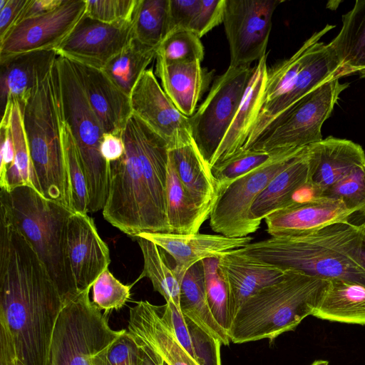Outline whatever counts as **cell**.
I'll use <instances>...</instances> for the list:
<instances>
[{
	"label": "cell",
	"instance_id": "obj_1",
	"mask_svg": "<svg viewBox=\"0 0 365 365\" xmlns=\"http://www.w3.org/2000/svg\"><path fill=\"white\" fill-rule=\"evenodd\" d=\"M64 302L30 242L0 215V320L22 365H47Z\"/></svg>",
	"mask_w": 365,
	"mask_h": 365
},
{
	"label": "cell",
	"instance_id": "obj_2",
	"mask_svg": "<svg viewBox=\"0 0 365 365\" xmlns=\"http://www.w3.org/2000/svg\"><path fill=\"white\" fill-rule=\"evenodd\" d=\"M121 138L125 151L110 163L104 219L133 237L170 233L166 215L168 143L133 114Z\"/></svg>",
	"mask_w": 365,
	"mask_h": 365
},
{
	"label": "cell",
	"instance_id": "obj_3",
	"mask_svg": "<svg viewBox=\"0 0 365 365\" xmlns=\"http://www.w3.org/2000/svg\"><path fill=\"white\" fill-rule=\"evenodd\" d=\"M361 237L359 225L341 222L298 235L271 237L237 250L285 271L365 286V270L358 261Z\"/></svg>",
	"mask_w": 365,
	"mask_h": 365
},
{
	"label": "cell",
	"instance_id": "obj_4",
	"mask_svg": "<svg viewBox=\"0 0 365 365\" xmlns=\"http://www.w3.org/2000/svg\"><path fill=\"white\" fill-rule=\"evenodd\" d=\"M71 208L24 185L0 191V214L30 242L65 302L78 294L67 253Z\"/></svg>",
	"mask_w": 365,
	"mask_h": 365
},
{
	"label": "cell",
	"instance_id": "obj_5",
	"mask_svg": "<svg viewBox=\"0 0 365 365\" xmlns=\"http://www.w3.org/2000/svg\"><path fill=\"white\" fill-rule=\"evenodd\" d=\"M329 281L287 270L277 282L251 296L239 309L227 332L230 341L242 344L264 339L272 342L294 330L313 312Z\"/></svg>",
	"mask_w": 365,
	"mask_h": 365
},
{
	"label": "cell",
	"instance_id": "obj_6",
	"mask_svg": "<svg viewBox=\"0 0 365 365\" xmlns=\"http://www.w3.org/2000/svg\"><path fill=\"white\" fill-rule=\"evenodd\" d=\"M54 64L29 98L19 106L35 177V190L44 197L71 209Z\"/></svg>",
	"mask_w": 365,
	"mask_h": 365
},
{
	"label": "cell",
	"instance_id": "obj_7",
	"mask_svg": "<svg viewBox=\"0 0 365 365\" xmlns=\"http://www.w3.org/2000/svg\"><path fill=\"white\" fill-rule=\"evenodd\" d=\"M54 70L62 118L70 128L87 180L88 211L95 212L103 209L109 190L110 163L101 153L104 130L71 62L58 56Z\"/></svg>",
	"mask_w": 365,
	"mask_h": 365
},
{
	"label": "cell",
	"instance_id": "obj_8",
	"mask_svg": "<svg viewBox=\"0 0 365 365\" xmlns=\"http://www.w3.org/2000/svg\"><path fill=\"white\" fill-rule=\"evenodd\" d=\"M91 289L66 301L51 342L47 365H108V354L126 329L114 330L89 297Z\"/></svg>",
	"mask_w": 365,
	"mask_h": 365
},
{
	"label": "cell",
	"instance_id": "obj_9",
	"mask_svg": "<svg viewBox=\"0 0 365 365\" xmlns=\"http://www.w3.org/2000/svg\"><path fill=\"white\" fill-rule=\"evenodd\" d=\"M348 86L339 78L324 83L278 115L250 148L273 153L303 148L322 140V125Z\"/></svg>",
	"mask_w": 365,
	"mask_h": 365
},
{
	"label": "cell",
	"instance_id": "obj_10",
	"mask_svg": "<svg viewBox=\"0 0 365 365\" xmlns=\"http://www.w3.org/2000/svg\"><path fill=\"white\" fill-rule=\"evenodd\" d=\"M306 148L276 151L263 165L230 183L218 195L212 207L211 229L229 237H247L255 232L261 225L252 215L255 200L274 176Z\"/></svg>",
	"mask_w": 365,
	"mask_h": 365
},
{
	"label": "cell",
	"instance_id": "obj_11",
	"mask_svg": "<svg viewBox=\"0 0 365 365\" xmlns=\"http://www.w3.org/2000/svg\"><path fill=\"white\" fill-rule=\"evenodd\" d=\"M252 70L251 65L229 66L190 117L193 140L208 164L235 115Z\"/></svg>",
	"mask_w": 365,
	"mask_h": 365
},
{
	"label": "cell",
	"instance_id": "obj_12",
	"mask_svg": "<svg viewBox=\"0 0 365 365\" xmlns=\"http://www.w3.org/2000/svg\"><path fill=\"white\" fill-rule=\"evenodd\" d=\"M279 0H225L223 24L229 43V66L251 65L266 54L272 16Z\"/></svg>",
	"mask_w": 365,
	"mask_h": 365
},
{
	"label": "cell",
	"instance_id": "obj_13",
	"mask_svg": "<svg viewBox=\"0 0 365 365\" xmlns=\"http://www.w3.org/2000/svg\"><path fill=\"white\" fill-rule=\"evenodd\" d=\"M85 11L86 0H63L53 11L18 22L0 41V63L24 53L56 51Z\"/></svg>",
	"mask_w": 365,
	"mask_h": 365
},
{
	"label": "cell",
	"instance_id": "obj_14",
	"mask_svg": "<svg viewBox=\"0 0 365 365\" xmlns=\"http://www.w3.org/2000/svg\"><path fill=\"white\" fill-rule=\"evenodd\" d=\"M343 76L341 64L329 43L317 40L311 46L300 70L281 94L259 110L242 149L250 148L267 127L283 111L322 84Z\"/></svg>",
	"mask_w": 365,
	"mask_h": 365
},
{
	"label": "cell",
	"instance_id": "obj_15",
	"mask_svg": "<svg viewBox=\"0 0 365 365\" xmlns=\"http://www.w3.org/2000/svg\"><path fill=\"white\" fill-rule=\"evenodd\" d=\"M133 38V21L109 24L84 14L56 52L72 62L103 70Z\"/></svg>",
	"mask_w": 365,
	"mask_h": 365
},
{
	"label": "cell",
	"instance_id": "obj_16",
	"mask_svg": "<svg viewBox=\"0 0 365 365\" xmlns=\"http://www.w3.org/2000/svg\"><path fill=\"white\" fill-rule=\"evenodd\" d=\"M132 113L172 148L191 142L190 119L172 103L152 68L141 75L130 95Z\"/></svg>",
	"mask_w": 365,
	"mask_h": 365
},
{
	"label": "cell",
	"instance_id": "obj_17",
	"mask_svg": "<svg viewBox=\"0 0 365 365\" xmlns=\"http://www.w3.org/2000/svg\"><path fill=\"white\" fill-rule=\"evenodd\" d=\"M67 253L78 293L91 287L110 262L108 245L98 235L93 219L73 212L67 228Z\"/></svg>",
	"mask_w": 365,
	"mask_h": 365
},
{
	"label": "cell",
	"instance_id": "obj_18",
	"mask_svg": "<svg viewBox=\"0 0 365 365\" xmlns=\"http://www.w3.org/2000/svg\"><path fill=\"white\" fill-rule=\"evenodd\" d=\"M163 309V306L148 301L137 302L130 309L128 333L138 345L158 354L166 365H200L179 342Z\"/></svg>",
	"mask_w": 365,
	"mask_h": 365
},
{
	"label": "cell",
	"instance_id": "obj_19",
	"mask_svg": "<svg viewBox=\"0 0 365 365\" xmlns=\"http://www.w3.org/2000/svg\"><path fill=\"white\" fill-rule=\"evenodd\" d=\"M138 237L150 240L173 258V270L180 283L185 272L195 264L207 258L220 257L230 250L246 246L253 240L250 236L229 237L199 232L190 235L141 233Z\"/></svg>",
	"mask_w": 365,
	"mask_h": 365
},
{
	"label": "cell",
	"instance_id": "obj_20",
	"mask_svg": "<svg viewBox=\"0 0 365 365\" xmlns=\"http://www.w3.org/2000/svg\"><path fill=\"white\" fill-rule=\"evenodd\" d=\"M365 163L361 146L351 140L329 136L308 146V185L314 197Z\"/></svg>",
	"mask_w": 365,
	"mask_h": 365
},
{
	"label": "cell",
	"instance_id": "obj_21",
	"mask_svg": "<svg viewBox=\"0 0 365 365\" xmlns=\"http://www.w3.org/2000/svg\"><path fill=\"white\" fill-rule=\"evenodd\" d=\"M71 62L104 133L121 137L133 114L130 96L121 91L102 70Z\"/></svg>",
	"mask_w": 365,
	"mask_h": 365
},
{
	"label": "cell",
	"instance_id": "obj_22",
	"mask_svg": "<svg viewBox=\"0 0 365 365\" xmlns=\"http://www.w3.org/2000/svg\"><path fill=\"white\" fill-rule=\"evenodd\" d=\"M354 214L337 200L314 197L293 203L267 215L264 220L271 237L298 235L330 224L348 222Z\"/></svg>",
	"mask_w": 365,
	"mask_h": 365
},
{
	"label": "cell",
	"instance_id": "obj_23",
	"mask_svg": "<svg viewBox=\"0 0 365 365\" xmlns=\"http://www.w3.org/2000/svg\"><path fill=\"white\" fill-rule=\"evenodd\" d=\"M218 267L228 289L232 319L251 296L279 281L286 272L277 266L243 255L237 249L220 256Z\"/></svg>",
	"mask_w": 365,
	"mask_h": 365
},
{
	"label": "cell",
	"instance_id": "obj_24",
	"mask_svg": "<svg viewBox=\"0 0 365 365\" xmlns=\"http://www.w3.org/2000/svg\"><path fill=\"white\" fill-rule=\"evenodd\" d=\"M58 58L56 51H40L9 58L0 63L2 113L9 102L25 103L47 76Z\"/></svg>",
	"mask_w": 365,
	"mask_h": 365
},
{
	"label": "cell",
	"instance_id": "obj_25",
	"mask_svg": "<svg viewBox=\"0 0 365 365\" xmlns=\"http://www.w3.org/2000/svg\"><path fill=\"white\" fill-rule=\"evenodd\" d=\"M267 70L265 54L253 67L250 81L235 115L209 163L210 168L231 157L245 145L259 111Z\"/></svg>",
	"mask_w": 365,
	"mask_h": 365
},
{
	"label": "cell",
	"instance_id": "obj_26",
	"mask_svg": "<svg viewBox=\"0 0 365 365\" xmlns=\"http://www.w3.org/2000/svg\"><path fill=\"white\" fill-rule=\"evenodd\" d=\"M155 68L162 88L175 106L184 115H193L211 73L202 68L200 61L166 63L156 58Z\"/></svg>",
	"mask_w": 365,
	"mask_h": 365
},
{
	"label": "cell",
	"instance_id": "obj_27",
	"mask_svg": "<svg viewBox=\"0 0 365 365\" xmlns=\"http://www.w3.org/2000/svg\"><path fill=\"white\" fill-rule=\"evenodd\" d=\"M177 173L187 193L202 210L211 212L218 186L211 168L192 140L169 150Z\"/></svg>",
	"mask_w": 365,
	"mask_h": 365
},
{
	"label": "cell",
	"instance_id": "obj_28",
	"mask_svg": "<svg viewBox=\"0 0 365 365\" xmlns=\"http://www.w3.org/2000/svg\"><path fill=\"white\" fill-rule=\"evenodd\" d=\"M309 182L308 147L292 159L255 200L253 218L261 222L267 215L289 206L295 194Z\"/></svg>",
	"mask_w": 365,
	"mask_h": 365
},
{
	"label": "cell",
	"instance_id": "obj_29",
	"mask_svg": "<svg viewBox=\"0 0 365 365\" xmlns=\"http://www.w3.org/2000/svg\"><path fill=\"white\" fill-rule=\"evenodd\" d=\"M180 307L183 315L221 345L227 346L226 330L216 321L210 309L205 287L202 262L192 265L180 284Z\"/></svg>",
	"mask_w": 365,
	"mask_h": 365
},
{
	"label": "cell",
	"instance_id": "obj_30",
	"mask_svg": "<svg viewBox=\"0 0 365 365\" xmlns=\"http://www.w3.org/2000/svg\"><path fill=\"white\" fill-rule=\"evenodd\" d=\"M330 322L365 325V286L332 279L312 313Z\"/></svg>",
	"mask_w": 365,
	"mask_h": 365
},
{
	"label": "cell",
	"instance_id": "obj_31",
	"mask_svg": "<svg viewBox=\"0 0 365 365\" xmlns=\"http://www.w3.org/2000/svg\"><path fill=\"white\" fill-rule=\"evenodd\" d=\"M342 68L343 76L365 77V0L356 1L342 18L338 35L329 43Z\"/></svg>",
	"mask_w": 365,
	"mask_h": 365
},
{
	"label": "cell",
	"instance_id": "obj_32",
	"mask_svg": "<svg viewBox=\"0 0 365 365\" xmlns=\"http://www.w3.org/2000/svg\"><path fill=\"white\" fill-rule=\"evenodd\" d=\"M166 215L170 233L178 235L198 233L201 225L210 215V212L197 207L187 193L170 153L166 180Z\"/></svg>",
	"mask_w": 365,
	"mask_h": 365
},
{
	"label": "cell",
	"instance_id": "obj_33",
	"mask_svg": "<svg viewBox=\"0 0 365 365\" xmlns=\"http://www.w3.org/2000/svg\"><path fill=\"white\" fill-rule=\"evenodd\" d=\"M1 121L6 123L11 131L14 158L5 175L0 178L1 190H11L24 185L35 189V177L30 151L24 129L22 111L18 102H9L2 113Z\"/></svg>",
	"mask_w": 365,
	"mask_h": 365
},
{
	"label": "cell",
	"instance_id": "obj_34",
	"mask_svg": "<svg viewBox=\"0 0 365 365\" xmlns=\"http://www.w3.org/2000/svg\"><path fill=\"white\" fill-rule=\"evenodd\" d=\"M156 50L133 38L102 71L121 91L130 96L141 75L156 58Z\"/></svg>",
	"mask_w": 365,
	"mask_h": 365
},
{
	"label": "cell",
	"instance_id": "obj_35",
	"mask_svg": "<svg viewBox=\"0 0 365 365\" xmlns=\"http://www.w3.org/2000/svg\"><path fill=\"white\" fill-rule=\"evenodd\" d=\"M136 239L143 257V269L138 280L143 277L148 278L154 290L159 292L166 302H172L180 309L181 283L173 269L167 264L158 245L144 237H138Z\"/></svg>",
	"mask_w": 365,
	"mask_h": 365
},
{
	"label": "cell",
	"instance_id": "obj_36",
	"mask_svg": "<svg viewBox=\"0 0 365 365\" xmlns=\"http://www.w3.org/2000/svg\"><path fill=\"white\" fill-rule=\"evenodd\" d=\"M169 32V0H139L133 19L134 38L157 49Z\"/></svg>",
	"mask_w": 365,
	"mask_h": 365
},
{
	"label": "cell",
	"instance_id": "obj_37",
	"mask_svg": "<svg viewBox=\"0 0 365 365\" xmlns=\"http://www.w3.org/2000/svg\"><path fill=\"white\" fill-rule=\"evenodd\" d=\"M61 136L70 180L71 210L75 212L87 214L89 195L86 178L70 128L63 118Z\"/></svg>",
	"mask_w": 365,
	"mask_h": 365
},
{
	"label": "cell",
	"instance_id": "obj_38",
	"mask_svg": "<svg viewBox=\"0 0 365 365\" xmlns=\"http://www.w3.org/2000/svg\"><path fill=\"white\" fill-rule=\"evenodd\" d=\"M202 262L210 309L216 321L228 332L232 321L230 296L227 284L219 271V257L207 258Z\"/></svg>",
	"mask_w": 365,
	"mask_h": 365
},
{
	"label": "cell",
	"instance_id": "obj_39",
	"mask_svg": "<svg viewBox=\"0 0 365 365\" xmlns=\"http://www.w3.org/2000/svg\"><path fill=\"white\" fill-rule=\"evenodd\" d=\"M254 149H240L227 159L211 167L218 186V195L230 183L268 161L275 153Z\"/></svg>",
	"mask_w": 365,
	"mask_h": 365
},
{
	"label": "cell",
	"instance_id": "obj_40",
	"mask_svg": "<svg viewBox=\"0 0 365 365\" xmlns=\"http://www.w3.org/2000/svg\"><path fill=\"white\" fill-rule=\"evenodd\" d=\"M204 47L194 33L178 30L169 33L156 50V58L166 63H187L202 61Z\"/></svg>",
	"mask_w": 365,
	"mask_h": 365
},
{
	"label": "cell",
	"instance_id": "obj_41",
	"mask_svg": "<svg viewBox=\"0 0 365 365\" xmlns=\"http://www.w3.org/2000/svg\"><path fill=\"white\" fill-rule=\"evenodd\" d=\"M318 197L340 200L354 212L365 211V163L351 170Z\"/></svg>",
	"mask_w": 365,
	"mask_h": 365
},
{
	"label": "cell",
	"instance_id": "obj_42",
	"mask_svg": "<svg viewBox=\"0 0 365 365\" xmlns=\"http://www.w3.org/2000/svg\"><path fill=\"white\" fill-rule=\"evenodd\" d=\"M131 285H125L118 280L108 268L93 282L92 302L106 315L119 310L130 299Z\"/></svg>",
	"mask_w": 365,
	"mask_h": 365
},
{
	"label": "cell",
	"instance_id": "obj_43",
	"mask_svg": "<svg viewBox=\"0 0 365 365\" xmlns=\"http://www.w3.org/2000/svg\"><path fill=\"white\" fill-rule=\"evenodd\" d=\"M139 0H86L85 14L109 24L131 22Z\"/></svg>",
	"mask_w": 365,
	"mask_h": 365
},
{
	"label": "cell",
	"instance_id": "obj_44",
	"mask_svg": "<svg viewBox=\"0 0 365 365\" xmlns=\"http://www.w3.org/2000/svg\"><path fill=\"white\" fill-rule=\"evenodd\" d=\"M225 0H200L190 31L200 38L223 22Z\"/></svg>",
	"mask_w": 365,
	"mask_h": 365
},
{
	"label": "cell",
	"instance_id": "obj_45",
	"mask_svg": "<svg viewBox=\"0 0 365 365\" xmlns=\"http://www.w3.org/2000/svg\"><path fill=\"white\" fill-rule=\"evenodd\" d=\"M143 351L127 330L113 344L108 354V365H142Z\"/></svg>",
	"mask_w": 365,
	"mask_h": 365
},
{
	"label": "cell",
	"instance_id": "obj_46",
	"mask_svg": "<svg viewBox=\"0 0 365 365\" xmlns=\"http://www.w3.org/2000/svg\"><path fill=\"white\" fill-rule=\"evenodd\" d=\"M200 0H169L170 32L190 31Z\"/></svg>",
	"mask_w": 365,
	"mask_h": 365
},
{
	"label": "cell",
	"instance_id": "obj_47",
	"mask_svg": "<svg viewBox=\"0 0 365 365\" xmlns=\"http://www.w3.org/2000/svg\"><path fill=\"white\" fill-rule=\"evenodd\" d=\"M163 311L170 320L179 342L197 361L191 332L181 309L178 308L172 302H168L163 306Z\"/></svg>",
	"mask_w": 365,
	"mask_h": 365
},
{
	"label": "cell",
	"instance_id": "obj_48",
	"mask_svg": "<svg viewBox=\"0 0 365 365\" xmlns=\"http://www.w3.org/2000/svg\"><path fill=\"white\" fill-rule=\"evenodd\" d=\"M28 0H8L0 10V41L16 24Z\"/></svg>",
	"mask_w": 365,
	"mask_h": 365
},
{
	"label": "cell",
	"instance_id": "obj_49",
	"mask_svg": "<svg viewBox=\"0 0 365 365\" xmlns=\"http://www.w3.org/2000/svg\"><path fill=\"white\" fill-rule=\"evenodd\" d=\"M13 336L6 323L0 320V365H19Z\"/></svg>",
	"mask_w": 365,
	"mask_h": 365
},
{
	"label": "cell",
	"instance_id": "obj_50",
	"mask_svg": "<svg viewBox=\"0 0 365 365\" xmlns=\"http://www.w3.org/2000/svg\"><path fill=\"white\" fill-rule=\"evenodd\" d=\"M0 178H1L5 175L7 170L12 164L14 158V148L11 131L8 125L3 121H1L0 125Z\"/></svg>",
	"mask_w": 365,
	"mask_h": 365
},
{
	"label": "cell",
	"instance_id": "obj_51",
	"mask_svg": "<svg viewBox=\"0 0 365 365\" xmlns=\"http://www.w3.org/2000/svg\"><path fill=\"white\" fill-rule=\"evenodd\" d=\"M124 151L125 145L120 136L103 133L101 143V153L108 163H110L120 158Z\"/></svg>",
	"mask_w": 365,
	"mask_h": 365
},
{
	"label": "cell",
	"instance_id": "obj_52",
	"mask_svg": "<svg viewBox=\"0 0 365 365\" xmlns=\"http://www.w3.org/2000/svg\"><path fill=\"white\" fill-rule=\"evenodd\" d=\"M63 0H28L16 24L24 19L37 16L58 7Z\"/></svg>",
	"mask_w": 365,
	"mask_h": 365
},
{
	"label": "cell",
	"instance_id": "obj_53",
	"mask_svg": "<svg viewBox=\"0 0 365 365\" xmlns=\"http://www.w3.org/2000/svg\"><path fill=\"white\" fill-rule=\"evenodd\" d=\"M139 346V345H138ZM143 351L142 365H165V361L158 354L148 349V348L140 346Z\"/></svg>",
	"mask_w": 365,
	"mask_h": 365
},
{
	"label": "cell",
	"instance_id": "obj_54",
	"mask_svg": "<svg viewBox=\"0 0 365 365\" xmlns=\"http://www.w3.org/2000/svg\"><path fill=\"white\" fill-rule=\"evenodd\" d=\"M358 261L361 267L365 270V235L362 232L358 250Z\"/></svg>",
	"mask_w": 365,
	"mask_h": 365
},
{
	"label": "cell",
	"instance_id": "obj_55",
	"mask_svg": "<svg viewBox=\"0 0 365 365\" xmlns=\"http://www.w3.org/2000/svg\"><path fill=\"white\" fill-rule=\"evenodd\" d=\"M328 361L325 360H316L311 365H328Z\"/></svg>",
	"mask_w": 365,
	"mask_h": 365
},
{
	"label": "cell",
	"instance_id": "obj_56",
	"mask_svg": "<svg viewBox=\"0 0 365 365\" xmlns=\"http://www.w3.org/2000/svg\"><path fill=\"white\" fill-rule=\"evenodd\" d=\"M363 213L365 215V211ZM359 227H360L361 232L364 235H365V219H364V222L359 225Z\"/></svg>",
	"mask_w": 365,
	"mask_h": 365
},
{
	"label": "cell",
	"instance_id": "obj_57",
	"mask_svg": "<svg viewBox=\"0 0 365 365\" xmlns=\"http://www.w3.org/2000/svg\"><path fill=\"white\" fill-rule=\"evenodd\" d=\"M7 1H8V0H1L0 1V10H1L5 6Z\"/></svg>",
	"mask_w": 365,
	"mask_h": 365
},
{
	"label": "cell",
	"instance_id": "obj_58",
	"mask_svg": "<svg viewBox=\"0 0 365 365\" xmlns=\"http://www.w3.org/2000/svg\"><path fill=\"white\" fill-rule=\"evenodd\" d=\"M19 365H22V364L19 361Z\"/></svg>",
	"mask_w": 365,
	"mask_h": 365
}]
</instances>
